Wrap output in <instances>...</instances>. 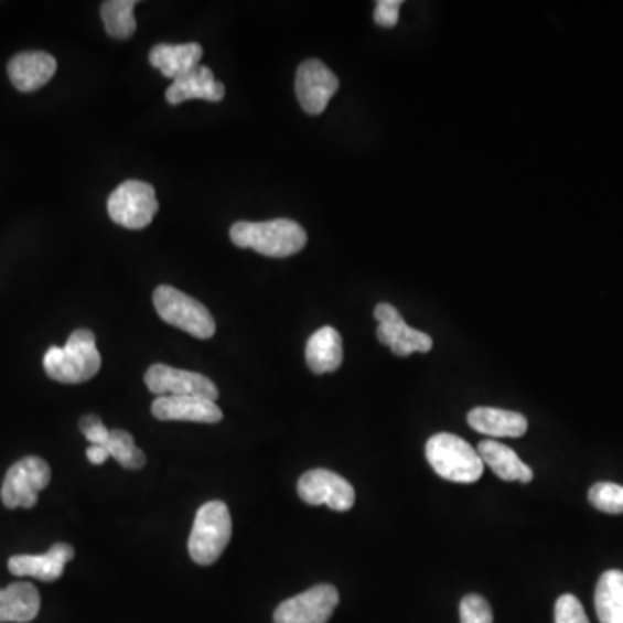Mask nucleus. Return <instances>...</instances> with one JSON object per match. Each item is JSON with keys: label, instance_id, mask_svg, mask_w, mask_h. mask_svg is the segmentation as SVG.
<instances>
[{"label": "nucleus", "instance_id": "9d476101", "mask_svg": "<svg viewBox=\"0 0 623 623\" xmlns=\"http://www.w3.org/2000/svg\"><path fill=\"white\" fill-rule=\"evenodd\" d=\"M298 495L310 506L326 504L333 511H348L355 504V491L339 473L310 470L298 482Z\"/></svg>", "mask_w": 623, "mask_h": 623}, {"label": "nucleus", "instance_id": "c85d7f7f", "mask_svg": "<svg viewBox=\"0 0 623 623\" xmlns=\"http://www.w3.org/2000/svg\"><path fill=\"white\" fill-rule=\"evenodd\" d=\"M400 0H379L376 2V11H374V21L383 29H394L398 23V14H400Z\"/></svg>", "mask_w": 623, "mask_h": 623}, {"label": "nucleus", "instance_id": "2eb2a0df", "mask_svg": "<svg viewBox=\"0 0 623 623\" xmlns=\"http://www.w3.org/2000/svg\"><path fill=\"white\" fill-rule=\"evenodd\" d=\"M56 69V60L44 51L17 54L8 65L9 78L20 93L41 89L54 77Z\"/></svg>", "mask_w": 623, "mask_h": 623}, {"label": "nucleus", "instance_id": "4be33fe9", "mask_svg": "<svg viewBox=\"0 0 623 623\" xmlns=\"http://www.w3.org/2000/svg\"><path fill=\"white\" fill-rule=\"evenodd\" d=\"M601 623H623V571H604L594 594Z\"/></svg>", "mask_w": 623, "mask_h": 623}, {"label": "nucleus", "instance_id": "b1692460", "mask_svg": "<svg viewBox=\"0 0 623 623\" xmlns=\"http://www.w3.org/2000/svg\"><path fill=\"white\" fill-rule=\"evenodd\" d=\"M105 447L109 458H114L120 466L127 470H141L146 464L144 452L136 445L129 431H109V439Z\"/></svg>", "mask_w": 623, "mask_h": 623}, {"label": "nucleus", "instance_id": "cd10ccee", "mask_svg": "<svg viewBox=\"0 0 623 623\" xmlns=\"http://www.w3.org/2000/svg\"><path fill=\"white\" fill-rule=\"evenodd\" d=\"M80 431L85 434V439L89 440L93 445H106L109 439L108 428L103 425L101 418L96 415L85 416L80 419Z\"/></svg>", "mask_w": 623, "mask_h": 623}, {"label": "nucleus", "instance_id": "412c9836", "mask_svg": "<svg viewBox=\"0 0 623 623\" xmlns=\"http://www.w3.org/2000/svg\"><path fill=\"white\" fill-rule=\"evenodd\" d=\"M305 358L312 373L339 370L343 363L342 334L331 326L315 331L307 343Z\"/></svg>", "mask_w": 623, "mask_h": 623}, {"label": "nucleus", "instance_id": "9b49d317", "mask_svg": "<svg viewBox=\"0 0 623 623\" xmlns=\"http://www.w3.org/2000/svg\"><path fill=\"white\" fill-rule=\"evenodd\" d=\"M374 318L379 322L378 340L383 345L390 346L398 357H409L415 352L427 354L433 348L430 334L407 326L402 315L390 303H379L374 310Z\"/></svg>", "mask_w": 623, "mask_h": 623}, {"label": "nucleus", "instance_id": "6ab92c4d", "mask_svg": "<svg viewBox=\"0 0 623 623\" xmlns=\"http://www.w3.org/2000/svg\"><path fill=\"white\" fill-rule=\"evenodd\" d=\"M41 612V594L30 582L0 589V623H29Z\"/></svg>", "mask_w": 623, "mask_h": 623}, {"label": "nucleus", "instance_id": "393cba45", "mask_svg": "<svg viewBox=\"0 0 623 623\" xmlns=\"http://www.w3.org/2000/svg\"><path fill=\"white\" fill-rule=\"evenodd\" d=\"M589 503L608 515H623V485L600 482L589 491Z\"/></svg>", "mask_w": 623, "mask_h": 623}, {"label": "nucleus", "instance_id": "5701e85b", "mask_svg": "<svg viewBox=\"0 0 623 623\" xmlns=\"http://www.w3.org/2000/svg\"><path fill=\"white\" fill-rule=\"evenodd\" d=\"M136 0H108L101 8L103 23L106 33L118 41H127L136 32L137 23L133 17Z\"/></svg>", "mask_w": 623, "mask_h": 623}, {"label": "nucleus", "instance_id": "f8f14e48", "mask_svg": "<svg viewBox=\"0 0 623 623\" xmlns=\"http://www.w3.org/2000/svg\"><path fill=\"white\" fill-rule=\"evenodd\" d=\"M339 87V77L322 61L309 60L298 66L297 97L307 114L321 115Z\"/></svg>", "mask_w": 623, "mask_h": 623}, {"label": "nucleus", "instance_id": "f03ea898", "mask_svg": "<svg viewBox=\"0 0 623 623\" xmlns=\"http://www.w3.org/2000/svg\"><path fill=\"white\" fill-rule=\"evenodd\" d=\"M49 378L66 385L89 382L101 369L96 334L89 330L73 331L65 346H51L44 355Z\"/></svg>", "mask_w": 623, "mask_h": 623}, {"label": "nucleus", "instance_id": "6e6552de", "mask_svg": "<svg viewBox=\"0 0 623 623\" xmlns=\"http://www.w3.org/2000/svg\"><path fill=\"white\" fill-rule=\"evenodd\" d=\"M149 390L160 397H203L217 400L218 388L212 379L193 370L154 364L144 376Z\"/></svg>", "mask_w": 623, "mask_h": 623}, {"label": "nucleus", "instance_id": "7ed1b4c3", "mask_svg": "<svg viewBox=\"0 0 623 623\" xmlns=\"http://www.w3.org/2000/svg\"><path fill=\"white\" fill-rule=\"evenodd\" d=\"M427 459L434 473L449 482L475 483L485 470L479 451L452 433H437L428 439Z\"/></svg>", "mask_w": 623, "mask_h": 623}, {"label": "nucleus", "instance_id": "bb28decb", "mask_svg": "<svg viewBox=\"0 0 623 623\" xmlns=\"http://www.w3.org/2000/svg\"><path fill=\"white\" fill-rule=\"evenodd\" d=\"M556 623H589L582 603L573 594H563L556 601Z\"/></svg>", "mask_w": 623, "mask_h": 623}, {"label": "nucleus", "instance_id": "a211bd4d", "mask_svg": "<svg viewBox=\"0 0 623 623\" xmlns=\"http://www.w3.org/2000/svg\"><path fill=\"white\" fill-rule=\"evenodd\" d=\"M202 57L203 47L196 42L179 45L158 44L149 53V63L160 69L163 77L178 80L196 69Z\"/></svg>", "mask_w": 623, "mask_h": 623}, {"label": "nucleus", "instance_id": "20e7f679", "mask_svg": "<svg viewBox=\"0 0 623 623\" xmlns=\"http://www.w3.org/2000/svg\"><path fill=\"white\" fill-rule=\"evenodd\" d=\"M230 537H233V519L227 504L222 501L203 504L197 509L187 544L194 563L202 567L214 565L226 551Z\"/></svg>", "mask_w": 623, "mask_h": 623}, {"label": "nucleus", "instance_id": "a878e982", "mask_svg": "<svg viewBox=\"0 0 623 623\" xmlns=\"http://www.w3.org/2000/svg\"><path fill=\"white\" fill-rule=\"evenodd\" d=\"M461 623H494L488 601L480 594L464 595L461 601Z\"/></svg>", "mask_w": 623, "mask_h": 623}, {"label": "nucleus", "instance_id": "4468645a", "mask_svg": "<svg viewBox=\"0 0 623 623\" xmlns=\"http://www.w3.org/2000/svg\"><path fill=\"white\" fill-rule=\"evenodd\" d=\"M151 412L160 421H193L215 422L222 421L221 407L203 397H158L151 406Z\"/></svg>", "mask_w": 623, "mask_h": 623}, {"label": "nucleus", "instance_id": "39448f33", "mask_svg": "<svg viewBox=\"0 0 623 623\" xmlns=\"http://www.w3.org/2000/svg\"><path fill=\"white\" fill-rule=\"evenodd\" d=\"M153 303L163 321L169 322L170 326L190 333L194 339L210 340L217 330L215 319L202 302L175 290L172 286H158L153 294Z\"/></svg>", "mask_w": 623, "mask_h": 623}, {"label": "nucleus", "instance_id": "f3484780", "mask_svg": "<svg viewBox=\"0 0 623 623\" xmlns=\"http://www.w3.org/2000/svg\"><path fill=\"white\" fill-rule=\"evenodd\" d=\"M468 422L479 433L495 439H519L527 433L528 421L515 410L494 409V407H475L468 415Z\"/></svg>", "mask_w": 623, "mask_h": 623}, {"label": "nucleus", "instance_id": "ddd939ff", "mask_svg": "<svg viewBox=\"0 0 623 623\" xmlns=\"http://www.w3.org/2000/svg\"><path fill=\"white\" fill-rule=\"evenodd\" d=\"M75 549L69 544L57 543L45 555H18L9 559L8 568L12 576L33 577L42 582H56L72 561Z\"/></svg>", "mask_w": 623, "mask_h": 623}, {"label": "nucleus", "instance_id": "c756f323", "mask_svg": "<svg viewBox=\"0 0 623 623\" xmlns=\"http://www.w3.org/2000/svg\"><path fill=\"white\" fill-rule=\"evenodd\" d=\"M87 459H89L90 463L99 464L106 463V459H109L108 451H106V447L103 445H90L87 449Z\"/></svg>", "mask_w": 623, "mask_h": 623}, {"label": "nucleus", "instance_id": "aec40b11", "mask_svg": "<svg viewBox=\"0 0 623 623\" xmlns=\"http://www.w3.org/2000/svg\"><path fill=\"white\" fill-rule=\"evenodd\" d=\"M479 454L483 464H487L504 482L530 483L534 480V471L530 470V466L523 463L513 449L497 440L480 442Z\"/></svg>", "mask_w": 623, "mask_h": 623}, {"label": "nucleus", "instance_id": "0eeeda50", "mask_svg": "<svg viewBox=\"0 0 623 623\" xmlns=\"http://www.w3.org/2000/svg\"><path fill=\"white\" fill-rule=\"evenodd\" d=\"M51 482V468L44 459L29 455L12 464L2 483L0 497L9 509L17 507L35 506L39 501V492L44 491Z\"/></svg>", "mask_w": 623, "mask_h": 623}, {"label": "nucleus", "instance_id": "1a4fd4ad", "mask_svg": "<svg viewBox=\"0 0 623 623\" xmlns=\"http://www.w3.org/2000/svg\"><path fill=\"white\" fill-rule=\"evenodd\" d=\"M340 594L330 583H321L279 604L276 623H327L339 606Z\"/></svg>", "mask_w": 623, "mask_h": 623}, {"label": "nucleus", "instance_id": "423d86ee", "mask_svg": "<svg viewBox=\"0 0 623 623\" xmlns=\"http://www.w3.org/2000/svg\"><path fill=\"white\" fill-rule=\"evenodd\" d=\"M157 212V193L148 182L125 181L108 197L109 217L125 229H144L153 222Z\"/></svg>", "mask_w": 623, "mask_h": 623}, {"label": "nucleus", "instance_id": "f257e3e1", "mask_svg": "<svg viewBox=\"0 0 623 623\" xmlns=\"http://www.w3.org/2000/svg\"><path fill=\"white\" fill-rule=\"evenodd\" d=\"M230 241L238 248H251L264 257L286 258L302 251L307 233L290 218L267 222H236L230 227Z\"/></svg>", "mask_w": 623, "mask_h": 623}, {"label": "nucleus", "instance_id": "dca6fc26", "mask_svg": "<svg viewBox=\"0 0 623 623\" xmlns=\"http://www.w3.org/2000/svg\"><path fill=\"white\" fill-rule=\"evenodd\" d=\"M226 96V87L222 82L215 80V75L208 66L200 65L184 77L173 80L167 90V101L170 105H181L187 99H205L218 103Z\"/></svg>", "mask_w": 623, "mask_h": 623}]
</instances>
